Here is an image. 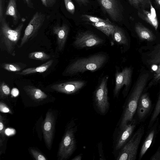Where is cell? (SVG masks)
<instances>
[{"instance_id": "cell-5", "label": "cell", "mask_w": 160, "mask_h": 160, "mask_svg": "<svg viewBox=\"0 0 160 160\" xmlns=\"http://www.w3.org/2000/svg\"><path fill=\"white\" fill-rule=\"evenodd\" d=\"M143 126L139 127L118 151L116 157L117 160H135L142 138L144 134Z\"/></svg>"}, {"instance_id": "cell-23", "label": "cell", "mask_w": 160, "mask_h": 160, "mask_svg": "<svg viewBox=\"0 0 160 160\" xmlns=\"http://www.w3.org/2000/svg\"><path fill=\"white\" fill-rule=\"evenodd\" d=\"M114 40L120 45H127L128 41L123 30L119 27L115 26L112 34Z\"/></svg>"}, {"instance_id": "cell-37", "label": "cell", "mask_w": 160, "mask_h": 160, "mask_svg": "<svg viewBox=\"0 0 160 160\" xmlns=\"http://www.w3.org/2000/svg\"><path fill=\"white\" fill-rule=\"evenodd\" d=\"M160 80V72L157 74H154L153 78L152 79V81H151V82L149 84L148 87L150 88L151 86L154 83Z\"/></svg>"}, {"instance_id": "cell-26", "label": "cell", "mask_w": 160, "mask_h": 160, "mask_svg": "<svg viewBox=\"0 0 160 160\" xmlns=\"http://www.w3.org/2000/svg\"><path fill=\"white\" fill-rule=\"evenodd\" d=\"M25 64L18 63H4L1 64V67L9 72H19L25 67Z\"/></svg>"}, {"instance_id": "cell-17", "label": "cell", "mask_w": 160, "mask_h": 160, "mask_svg": "<svg viewBox=\"0 0 160 160\" xmlns=\"http://www.w3.org/2000/svg\"><path fill=\"white\" fill-rule=\"evenodd\" d=\"M23 89L27 94L34 100L40 101L47 97V95L45 93L34 86H25L23 87Z\"/></svg>"}, {"instance_id": "cell-41", "label": "cell", "mask_w": 160, "mask_h": 160, "mask_svg": "<svg viewBox=\"0 0 160 160\" xmlns=\"http://www.w3.org/2000/svg\"><path fill=\"white\" fill-rule=\"evenodd\" d=\"M19 93V91L18 90L15 88H13L11 91L12 95L14 96L15 97L17 96Z\"/></svg>"}, {"instance_id": "cell-29", "label": "cell", "mask_w": 160, "mask_h": 160, "mask_svg": "<svg viewBox=\"0 0 160 160\" xmlns=\"http://www.w3.org/2000/svg\"><path fill=\"white\" fill-rule=\"evenodd\" d=\"M10 88L4 82H1L0 85V98L3 99L7 97L10 93Z\"/></svg>"}, {"instance_id": "cell-31", "label": "cell", "mask_w": 160, "mask_h": 160, "mask_svg": "<svg viewBox=\"0 0 160 160\" xmlns=\"http://www.w3.org/2000/svg\"><path fill=\"white\" fill-rule=\"evenodd\" d=\"M82 17L86 20L92 22V23H97L101 22H110V21L108 19H103L98 17L87 14L82 15Z\"/></svg>"}, {"instance_id": "cell-35", "label": "cell", "mask_w": 160, "mask_h": 160, "mask_svg": "<svg viewBox=\"0 0 160 160\" xmlns=\"http://www.w3.org/2000/svg\"><path fill=\"white\" fill-rule=\"evenodd\" d=\"M42 4L47 8L51 7L56 3L57 0H41Z\"/></svg>"}, {"instance_id": "cell-44", "label": "cell", "mask_w": 160, "mask_h": 160, "mask_svg": "<svg viewBox=\"0 0 160 160\" xmlns=\"http://www.w3.org/2000/svg\"><path fill=\"white\" fill-rule=\"evenodd\" d=\"M155 72V74H158L160 72V64L158 65V68L156 70Z\"/></svg>"}, {"instance_id": "cell-1", "label": "cell", "mask_w": 160, "mask_h": 160, "mask_svg": "<svg viewBox=\"0 0 160 160\" xmlns=\"http://www.w3.org/2000/svg\"><path fill=\"white\" fill-rule=\"evenodd\" d=\"M149 77V74L148 72H143L139 76L123 105L118 125V128H123L133 119L139 100L145 90Z\"/></svg>"}, {"instance_id": "cell-8", "label": "cell", "mask_w": 160, "mask_h": 160, "mask_svg": "<svg viewBox=\"0 0 160 160\" xmlns=\"http://www.w3.org/2000/svg\"><path fill=\"white\" fill-rule=\"evenodd\" d=\"M45 19V14L41 12H37L35 13L25 30L18 48L22 47L29 40L37 34Z\"/></svg>"}, {"instance_id": "cell-36", "label": "cell", "mask_w": 160, "mask_h": 160, "mask_svg": "<svg viewBox=\"0 0 160 160\" xmlns=\"http://www.w3.org/2000/svg\"><path fill=\"white\" fill-rule=\"evenodd\" d=\"M150 160H160V147L151 157Z\"/></svg>"}, {"instance_id": "cell-11", "label": "cell", "mask_w": 160, "mask_h": 160, "mask_svg": "<svg viewBox=\"0 0 160 160\" xmlns=\"http://www.w3.org/2000/svg\"><path fill=\"white\" fill-rule=\"evenodd\" d=\"M103 40L96 35L88 31L78 33L73 44L78 48L90 47L101 44Z\"/></svg>"}, {"instance_id": "cell-38", "label": "cell", "mask_w": 160, "mask_h": 160, "mask_svg": "<svg viewBox=\"0 0 160 160\" xmlns=\"http://www.w3.org/2000/svg\"><path fill=\"white\" fill-rule=\"evenodd\" d=\"M150 13L152 16L154 18H157L155 9L152 5L151 2L150 3Z\"/></svg>"}, {"instance_id": "cell-20", "label": "cell", "mask_w": 160, "mask_h": 160, "mask_svg": "<svg viewBox=\"0 0 160 160\" xmlns=\"http://www.w3.org/2000/svg\"><path fill=\"white\" fill-rule=\"evenodd\" d=\"M138 14L140 18L153 26L156 30H157L158 26L157 18H153L150 12L145 9H140L138 11Z\"/></svg>"}, {"instance_id": "cell-33", "label": "cell", "mask_w": 160, "mask_h": 160, "mask_svg": "<svg viewBox=\"0 0 160 160\" xmlns=\"http://www.w3.org/2000/svg\"><path fill=\"white\" fill-rule=\"evenodd\" d=\"M67 10L70 13L73 14L75 11V7L72 0H64Z\"/></svg>"}, {"instance_id": "cell-21", "label": "cell", "mask_w": 160, "mask_h": 160, "mask_svg": "<svg viewBox=\"0 0 160 160\" xmlns=\"http://www.w3.org/2000/svg\"><path fill=\"white\" fill-rule=\"evenodd\" d=\"M6 14L12 17L14 25L16 24L18 22L20 15L17 9L16 0H9Z\"/></svg>"}, {"instance_id": "cell-19", "label": "cell", "mask_w": 160, "mask_h": 160, "mask_svg": "<svg viewBox=\"0 0 160 160\" xmlns=\"http://www.w3.org/2000/svg\"><path fill=\"white\" fill-rule=\"evenodd\" d=\"M53 60L51 59L38 66L24 69L17 73L20 75H25L37 72H43L46 71L52 64Z\"/></svg>"}, {"instance_id": "cell-34", "label": "cell", "mask_w": 160, "mask_h": 160, "mask_svg": "<svg viewBox=\"0 0 160 160\" xmlns=\"http://www.w3.org/2000/svg\"><path fill=\"white\" fill-rule=\"evenodd\" d=\"M0 111L3 113H8L12 114V112L8 106L2 102H0Z\"/></svg>"}, {"instance_id": "cell-4", "label": "cell", "mask_w": 160, "mask_h": 160, "mask_svg": "<svg viewBox=\"0 0 160 160\" xmlns=\"http://www.w3.org/2000/svg\"><path fill=\"white\" fill-rule=\"evenodd\" d=\"M77 125L74 120H72L68 124L64 133L60 143L57 157L59 160L68 159L77 148L75 133Z\"/></svg>"}, {"instance_id": "cell-45", "label": "cell", "mask_w": 160, "mask_h": 160, "mask_svg": "<svg viewBox=\"0 0 160 160\" xmlns=\"http://www.w3.org/2000/svg\"><path fill=\"white\" fill-rule=\"evenodd\" d=\"M156 3L160 7V0H154Z\"/></svg>"}, {"instance_id": "cell-42", "label": "cell", "mask_w": 160, "mask_h": 160, "mask_svg": "<svg viewBox=\"0 0 160 160\" xmlns=\"http://www.w3.org/2000/svg\"><path fill=\"white\" fill-rule=\"evenodd\" d=\"M82 158V154H80L75 156L72 160H81Z\"/></svg>"}, {"instance_id": "cell-24", "label": "cell", "mask_w": 160, "mask_h": 160, "mask_svg": "<svg viewBox=\"0 0 160 160\" xmlns=\"http://www.w3.org/2000/svg\"><path fill=\"white\" fill-rule=\"evenodd\" d=\"M92 25L108 37L112 35L115 26L110 22L92 23Z\"/></svg>"}, {"instance_id": "cell-7", "label": "cell", "mask_w": 160, "mask_h": 160, "mask_svg": "<svg viewBox=\"0 0 160 160\" xmlns=\"http://www.w3.org/2000/svg\"><path fill=\"white\" fill-rule=\"evenodd\" d=\"M132 69L131 67H126L121 71L116 70L115 73V84L113 90L114 98H118L122 87H125L122 91L123 97H126L129 91L132 80Z\"/></svg>"}, {"instance_id": "cell-18", "label": "cell", "mask_w": 160, "mask_h": 160, "mask_svg": "<svg viewBox=\"0 0 160 160\" xmlns=\"http://www.w3.org/2000/svg\"><path fill=\"white\" fill-rule=\"evenodd\" d=\"M135 29L138 36L142 40L151 41L155 39L153 33L141 23H137L135 26Z\"/></svg>"}, {"instance_id": "cell-39", "label": "cell", "mask_w": 160, "mask_h": 160, "mask_svg": "<svg viewBox=\"0 0 160 160\" xmlns=\"http://www.w3.org/2000/svg\"><path fill=\"white\" fill-rule=\"evenodd\" d=\"M3 0H0V19L3 17Z\"/></svg>"}, {"instance_id": "cell-22", "label": "cell", "mask_w": 160, "mask_h": 160, "mask_svg": "<svg viewBox=\"0 0 160 160\" xmlns=\"http://www.w3.org/2000/svg\"><path fill=\"white\" fill-rule=\"evenodd\" d=\"M146 62L149 65H158L160 64V44L157 45L148 55Z\"/></svg>"}, {"instance_id": "cell-27", "label": "cell", "mask_w": 160, "mask_h": 160, "mask_svg": "<svg viewBox=\"0 0 160 160\" xmlns=\"http://www.w3.org/2000/svg\"><path fill=\"white\" fill-rule=\"evenodd\" d=\"M28 57L30 59L46 61L51 58V56L42 51L34 52L28 54Z\"/></svg>"}, {"instance_id": "cell-6", "label": "cell", "mask_w": 160, "mask_h": 160, "mask_svg": "<svg viewBox=\"0 0 160 160\" xmlns=\"http://www.w3.org/2000/svg\"><path fill=\"white\" fill-rule=\"evenodd\" d=\"M108 76H105L101 80L93 93V101L94 107L101 115H104L108 112L110 103L108 97Z\"/></svg>"}, {"instance_id": "cell-12", "label": "cell", "mask_w": 160, "mask_h": 160, "mask_svg": "<svg viewBox=\"0 0 160 160\" xmlns=\"http://www.w3.org/2000/svg\"><path fill=\"white\" fill-rule=\"evenodd\" d=\"M55 116L51 111L47 113L43 122L42 131L44 140L48 149L50 150L52 143L55 125Z\"/></svg>"}, {"instance_id": "cell-2", "label": "cell", "mask_w": 160, "mask_h": 160, "mask_svg": "<svg viewBox=\"0 0 160 160\" xmlns=\"http://www.w3.org/2000/svg\"><path fill=\"white\" fill-rule=\"evenodd\" d=\"M108 60L107 55L102 53L79 58L71 62L66 68L62 74L64 76H71L86 71H95L103 66Z\"/></svg>"}, {"instance_id": "cell-43", "label": "cell", "mask_w": 160, "mask_h": 160, "mask_svg": "<svg viewBox=\"0 0 160 160\" xmlns=\"http://www.w3.org/2000/svg\"><path fill=\"white\" fill-rule=\"evenodd\" d=\"M27 4L30 8H33V4L32 0H25Z\"/></svg>"}, {"instance_id": "cell-46", "label": "cell", "mask_w": 160, "mask_h": 160, "mask_svg": "<svg viewBox=\"0 0 160 160\" xmlns=\"http://www.w3.org/2000/svg\"><path fill=\"white\" fill-rule=\"evenodd\" d=\"M129 2L130 3V4L131 5V0H128Z\"/></svg>"}, {"instance_id": "cell-15", "label": "cell", "mask_w": 160, "mask_h": 160, "mask_svg": "<svg viewBox=\"0 0 160 160\" xmlns=\"http://www.w3.org/2000/svg\"><path fill=\"white\" fill-rule=\"evenodd\" d=\"M52 31L57 36L58 49L60 51H62L66 44L69 32V27L65 24L61 26L57 25L53 27Z\"/></svg>"}, {"instance_id": "cell-3", "label": "cell", "mask_w": 160, "mask_h": 160, "mask_svg": "<svg viewBox=\"0 0 160 160\" xmlns=\"http://www.w3.org/2000/svg\"><path fill=\"white\" fill-rule=\"evenodd\" d=\"M23 23H21L15 28H11L3 16L0 19V49L14 56L16 48L21 35Z\"/></svg>"}, {"instance_id": "cell-25", "label": "cell", "mask_w": 160, "mask_h": 160, "mask_svg": "<svg viewBox=\"0 0 160 160\" xmlns=\"http://www.w3.org/2000/svg\"><path fill=\"white\" fill-rule=\"evenodd\" d=\"M160 113V89L158 99L152 112L148 125L150 128L153 125Z\"/></svg>"}, {"instance_id": "cell-28", "label": "cell", "mask_w": 160, "mask_h": 160, "mask_svg": "<svg viewBox=\"0 0 160 160\" xmlns=\"http://www.w3.org/2000/svg\"><path fill=\"white\" fill-rule=\"evenodd\" d=\"M131 5L138 10L150 7L151 0H131Z\"/></svg>"}, {"instance_id": "cell-10", "label": "cell", "mask_w": 160, "mask_h": 160, "mask_svg": "<svg viewBox=\"0 0 160 160\" xmlns=\"http://www.w3.org/2000/svg\"><path fill=\"white\" fill-rule=\"evenodd\" d=\"M102 10L113 21H121L123 19V8L120 0H97Z\"/></svg>"}, {"instance_id": "cell-32", "label": "cell", "mask_w": 160, "mask_h": 160, "mask_svg": "<svg viewBox=\"0 0 160 160\" xmlns=\"http://www.w3.org/2000/svg\"><path fill=\"white\" fill-rule=\"evenodd\" d=\"M30 152L34 158L37 160H47L46 158L40 152L36 149L31 148Z\"/></svg>"}, {"instance_id": "cell-13", "label": "cell", "mask_w": 160, "mask_h": 160, "mask_svg": "<svg viewBox=\"0 0 160 160\" xmlns=\"http://www.w3.org/2000/svg\"><path fill=\"white\" fill-rule=\"evenodd\" d=\"M83 80H73L52 85L51 87L58 92L68 94H72L79 91L86 85Z\"/></svg>"}, {"instance_id": "cell-16", "label": "cell", "mask_w": 160, "mask_h": 160, "mask_svg": "<svg viewBox=\"0 0 160 160\" xmlns=\"http://www.w3.org/2000/svg\"><path fill=\"white\" fill-rule=\"evenodd\" d=\"M158 123L156 122L150 128V130L147 135L141 147L139 155V160H141L150 147L156 135Z\"/></svg>"}, {"instance_id": "cell-14", "label": "cell", "mask_w": 160, "mask_h": 160, "mask_svg": "<svg viewBox=\"0 0 160 160\" xmlns=\"http://www.w3.org/2000/svg\"><path fill=\"white\" fill-rule=\"evenodd\" d=\"M152 107L149 94L148 92L143 93L139 100L136 112L138 121L142 122L146 119L152 110Z\"/></svg>"}, {"instance_id": "cell-9", "label": "cell", "mask_w": 160, "mask_h": 160, "mask_svg": "<svg viewBox=\"0 0 160 160\" xmlns=\"http://www.w3.org/2000/svg\"><path fill=\"white\" fill-rule=\"evenodd\" d=\"M138 120L135 118L118 131L113 139V150L119 151L130 139L138 124Z\"/></svg>"}, {"instance_id": "cell-40", "label": "cell", "mask_w": 160, "mask_h": 160, "mask_svg": "<svg viewBox=\"0 0 160 160\" xmlns=\"http://www.w3.org/2000/svg\"><path fill=\"white\" fill-rule=\"evenodd\" d=\"M79 4L82 5H86L89 3L88 0H75Z\"/></svg>"}, {"instance_id": "cell-30", "label": "cell", "mask_w": 160, "mask_h": 160, "mask_svg": "<svg viewBox=\"0 0 160 160\" xmlns=\"http://www.w3.org/2000/svg\"><path fill=\"white\" fill-rule=\"evenodd\" d=\"M5 125L4 119L1 115L0 114V146L2 145V143L5 138Z\"/></svg>"}]
</instances>
